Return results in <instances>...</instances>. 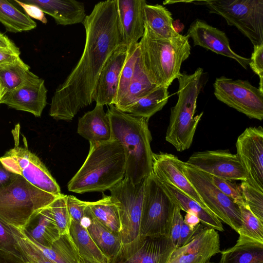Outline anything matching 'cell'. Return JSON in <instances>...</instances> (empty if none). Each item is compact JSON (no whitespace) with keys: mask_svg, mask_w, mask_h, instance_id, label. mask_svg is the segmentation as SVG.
Returning a JSON list of instances; mask_svg holds the SVG:
<instances>
[{"mask_svg":"<svg viewBox=\"0 0 263 263\" xmlns=\"http://www.w3.org/2000/svg\"><path fill=\"white\" fill-rule=\"evenodd\" d=\"M85 43L82 54L51 98L49 115L70 121L94 102L97 82L105 63L122 44L117 0L97 3L82 23Z\"/></svg>","mask_w":263,"mask_h":263,"instance_id":"1","label":"cell"},{"mask_svg":"<svg viewBox=\"0 0 263 263\" xmlns=\"http://www.w3.org/2000/svg\"><path fill=\"white\" fill-rule=\"evenodd\" d=\"M111 128V139L122 146L125 156V178L133 184L142 181L152 172V137L148 119L136 117L109 105L106 111Z\"/></svg>","mask_w":263,"mask_h":263,"instance_id":"2","label":"cell"},{"mask_svg":"<svg viewBox=\"0 0 263 263\" xmlns=\"http://www.w3.org/2000/svg\"><path fill=\"white\" fill-rule=\"evenodd\" d=\"M125 156L117 141L90 143L88 154L80 168L69 181V191L83 194L109 190L125 177Z\"/></svg>","mask_w":263,"mask_h":263,"instance_id":"3","label":"cell"},{"mask_svg":"<svg viewBox=\"0 0 263 263\" xmlns=\"http://www.w3.org/2000/svg\"><path fill=\"white\" fill-rule=\"evenodd\" d=\"M189 38L180 34L173 39H163L145 24L143 35L138 42L140 58L152 83L168 88L180 75L182 63L191 54Z\"/></svg>","mask_w":263,"mask_h":263,"instance_id":"4","label":"cell"},{"mask_svg":"<svg viewBox=\"0 0 263 263\" xmlns=\"http://www.w3.org/2000/svg\"><path fill=\"white\" fill-rule=\"evenodd\" d=\"M203 69L198 68L192 74L181 73L177 78L178 98L171 108L165 140L178 152L191 147L203 115L202 112L194 117L197 98L203 86Z\"/></svg>","mask_w":263,"mask_h":263,"instance_id":"5","label":"cell"},{"mask_svg":"<svg viewBox=\"0 0 263 263\" xmlns=\"http://www.w3.org/2000/svg\"><path fill=\"white\" fill-rule=\"evenodd\" d=\"M58 197L35 187L17 175L9 184L0 187V218L22 230Z\"/></svg>","mask_w":263,"mask_h":263,"instance_id":"6","label":"cell"},{"mask_svg":"<svg viewBox=\"0 0 263 263\" xmlns=\"http://www.w3.org/2000/svg\"><path fill=\"white\" fill-rule=\"evenodd\" d=\"M204 5L210 13L223 17L228 25L236 27L253 46L263 44L262 0H216L192 2Z\"/></svg>","mask_w":263,"mask_h":263,"instance_id":"7","label":"cell"},{"mask_svg":"<svg viewBox=\"0 0 263 263\" xmlns=\"http://www.w3.org/2000/svg\"><path fill=\"white\" fill-rule=\"evenodd\" d=\"M175 206L152 172L145 178L139 235L169 237Z\"/></svg>","mask_w":263,"mask_h":263,"instance_id":"8","label":"cell"},{"mask_svg":"<svg viewBox=\"0 0 263 263\" xmlns=\"http://www.w3.org/2000/svg\"><path fill=\"white\" fill-rule=\"evenodd\" d=\"M182 171L209 210L237 233L241 226L239 205L213 184L207 173L184 162Z\"/></svg>","mask_w":263,"mask_h":263,"instance_id":"9","label":"cell"},{"mask_svg":"<svg viewBox=\"0 0 263 263\" xmlns=\"http://www.w3.org/2000/svg\"><path fill=\"white\" fill-rule=\"evenodd\" d=\"M145 182V178L134 184L124 177L109 190L110 196L118 205L122 244L129 243L140 235Z\"/></svg>","mask_w":263,"mask_h":263,"instance_id":"10","label":"cell"},{"mask_svg":"<svg viewBox=\"0 0 263 263\" xmlns=\"http://www.w3.org/2000/svg\"><path fill=\"white\" fill-rule=\"evenodd\" d=\"M26 142L24 146L15 144L0 158L4 166L35 187L57 196L61 195L59 184L39 158L28 149Z\"/></svg>","mask_w":263,"mask_h":263,"instance_id":"11","label":"cell"},{"mask_svg":"<svg viewBox=\"0 0 263 263\" xmlns=\"http://www.w3.org/2000/svg\"><path fill=\"white\" fill-rule=\"evenodd\" d=\"M216 98L251 119H263V92L248 81L222 76L213 84Z\"/></svg>","mask_w":263,"mask_h":263,"instance_id":"12","label":"cell"},{"mask_svg":"<svg viewBox=\"0 0 263 263\" xmlns=\"http://www.w3.org/2000/svg\"><path fill=\"white\" fill-rule=\"evenodd\" d=\"M175 249L169 237L139 235L122 244L109 263H167Z\"/></svg>","mask_w":263,"mask_h":263,"instance_id":"13","label":"cell"},{"mask_svg":"<svg viewBox=\"0 0 263 263\" xmlns=\"http://www.w3.org/2000/svg\"><path fill=\"white\" fill-rule=\"evenodd\" d=\"M185 163L210 175L231 181H246L247 178L238 156L228 149L195 152Z\"/></svg>","mask_w":263,"mask_h":263,"instance_id":"14","label":"cell"},{"mask_svg":"<svg viewBox=\"0 0 263 263\" xmlns=\"http://www.w3.org/2000/svg\"><path fill=\"white\" fill-rule=\"evenodd\" d=\"M237 155L247 174L246 181L263 192V128L249 127L237 138Z\"/></svg>","mask_w":263,"mask_h":263,"instance_id":"15","label":"cell"},{"mask_svg":"<svg viewBox=\"0 0 263 263\" xmlns=\"http://www.w3.org/2000/svg\"><path fill=\"white\" fill-rule=\"evenodd\" d=\"M220 246L218 231L201 225L188 243L174 250L167 263H208L221 252Z\"/></svg>","mask_w":263,"mask_h":263,"instance_id":"16","label":"cell"},{"mask_svg":"<svg viewBox=\"0 0 263 263\" xmlns=\"http://www.w3.org/2000/svg\"><path fill=\"white\" fill-rule=\"evenodd\" d=\"M47 89L44 80L35 76L4 95L0 100V104L40 117L47 105Z\"/></svg>","mask_w":263,"mask_h":263,"instance_id":"17","label":"cell"},{"mask_svg":"<svg viewBox=\"0 0 263 263\" xmlns=\"http://www.w3.org/2000/svg\"><path fill=\"white\" fill-rule=\"evenodd\" d=\"M152 160V173L159 181L175 186L209 210L184 174V162L173 154L163 152L153 153Z\"/></svg>","mask_w":263,"mask_h":263,"instance_id":"18","label":"cell"},{"mask_svg":"<svg viewBox=\"0 0 263 263\" xmlns=\"http://www.w3.org/2000/svg\"><path fill=\"white\" fill-rule=\"evenodd\" d=\"M186 35L192 39L194 46H199L233 59L243 68L248 69L250 59L241 57L232 50L229 40L223 31L197 19L190 25Z\"/></svg>","mask_w":263,"mask_h":263,"instance_id":"19","label":"cell"},{"mask_svg":"<svg viewBox=\"0 0 263 263\" xmlns=\"http://www.w3.org/2000/svg\"><path fill=\"white\" fill-rule=\"evenodd\" d=\"M128 51L129 47L121 44L105 63L97 82L94 97L96 104H115L119 78Z\"/></svg>","mask_w":263,"mask_h":263,"instance_id":"20","label":"cell"},{"mask_svg":"<svg viewBox=\"0 0 263 263\" xmlns=\"http://www.w3.org/2000/svg\"><path fill=\"white\" fill-rule=\"evenodd\" d=\"M144 0H117L122 44L128 47L138 43L144 32Z\"/></svg>","mask_w":263,"mask_h":263,"instance_id":"21","label":"cell"},{"mask_svg":"<svg viewBox=\"0 0 263 263\" xmlns=\"http://www.w3.org/2000/svg\"><path fill=\"white\" fill-rule=\"evenodd\" d=\"M22 2L38 6L52 17L58 25L83 23L86 14L84 4L75 0H25Z\"/></svg>","mask_w":263,"mask_h":263,"instance_id":"22","label":"cell"},{"mask_svg":"<svg viewBox=\"0 0 263 263\" xmlns=\"http://www.w3.org/2000/svg\"><path fill=\"white\" fill-rule=\"evenodd\" d=\"M104 106L96 104L92 110L79 119L77 133L89 143H101L111 139L110 122Z\"/></svg>","mask_w":263,"mask_h":263,"instance_id":"23","label":"cell"},{"mask_svg":"<svg viewBox=\"0 0 263 263\" xmlns=\"http://www.w3.org/2000/svg\"><path fill=\"white\" fill-rule=\"evenodd\" d=\"M20 230L28 239L47 248L61 236L49 206L35 215Z\"/></svg>","mask_w":263,"mask_h":263,"instance_id":"24","label":"cell"},{"mask_svg":"<svg viewBox=\"0 0 263 263\" xmlns=\"http://www.w3.org/2000/svg\"><path fill=\"white\" fill-rule=\"evenodd\" d=\"M81 224L86 228L95 244L109 262L117 254L122 246L120 235L114 233L100 223L93 217L87 205Z\"/></svg>","mask_w":263,"mask_h":263,"instance_id":"25","label":"cell"},{"mask_svg":"<svg viewBox=\"0 0 263 263\" xmlns=\"http://www.w3.org/2000/svg\"><path fill=\"white\" fill-rule=\"evenodd\" d=\"M159 182L172 201L180 210L186 213L191 212L196 214L204 227L214 229L217 231L222 232L224 230L221 221L209 210L203 208L196 201L171 184L160 181Z\"/></svg>","mask_w":263,"mask_h":263,"instance_id":"26","label":"cell"},{"mask_svg":"<svg viewBox=\"0 0 263 263\" xmlns=\"http://www.w3.org/2000/svg\"><path fill=\"white\" fill-rule=\"evenodd\" d=\"M69 234L78 252L80 263H109L81 223L71 220Z\"/></svg>","mask_w":263,"mask_h":263,"instance_id":"27","label":"cell"},{"mask_svg":"<svg viewBox=\"0 0 263 263\" xmlns=\"http://www.w3.org/2000/svg\"><path fill=\"white\" fill-rule=\"evenodd\" d=\"M143 12L145 24L157 36L170 39L179 35L174 27L172 14L166 8L146 4Z\"/></svg>","mask_w":263,"mask_h":263,"instance_id":"28","label":"cell"},{"mask_svg":"<svg viewBox=\"0 0 263 263\" xmlns=\"http://www.w3.org/2000/svg\"><path fill=\"white\" fill-rule=\"evenodd\" d=\"M157 87L152 83L147 76L139 56L136 63L134 76L124 97L115 106L124 112L139 99L148 95Z\"/></svg>","mask_w":263,"mask_h":263,"instance_id":"29","label":"cell"},{"mask_svg":"<svg viewBox=\"0 0 263 263\" xmlns=\"http://www.w3.org/2000/svg\"><path fill=\"white\" fill-rule=\"evenodd\" d=\"M93 217L108 230L120 235L121 229L118 205L110 195H103L96 201H86Z\"/></svg>","mask_w":263,"mask_h":263,"instance_id":"30","label":"cell"},{"mask_svg":"<svg viewBox=\"0 0 263 263\" xmlns=\"http://www.w3.org/2000/svg\"><path fill=\"white\" fill-rule=\"evenodd\" d=\"M35 76L30 71L29 65L21 58L11 63L0 65V100L6 93Z\"/></svg>","mask_w":263,"mask_h":263,"instance_id":"31","label":"cell"},{"mask_svg":"<svg viewBox=\"0 0 263 263\" xmlns=\"http://www.w3.org/2000/svg\"><path fill=\"white\" fill-rule=\"evenodd\" d=\"M27 238L47 258L54 263L80 262L78 252L69 234L61 235L50 248L43 247Z\"/></svg>","mask_w":263,"mask_h":263,"instance_id":"32","label":"cell"},{"mask_svg":"<svg viewBox=\"0 0 263 263\" xmlns=\"http://www.w3.org/2000/svg\"><path fill=\"white\" fill-rule=\"evenodd\" d=\"M168 97V87L158 86L128 107L124 112L149 119L164 106Z\"/></svg>","mask_w":263,"mask_h":263,"instance_id":"33","label":"cell"},{"mask_svg":"<svg viewBox=\"0 0 263 263\" xmlns=\"http://www.w3.org/2000/svg\"><path fill=\"white\" fill-rule=\"evenodd\" d=\"M241 226L235 245L263 244V222L257 218L246 206H239Z\"/></svg>","mask_w":263,"mask_h":263,"instance_id":"34","label":"cell"},{"mask_svg":"<svg viewBox=\"0 0 263 263\" xmlns=\"http://www.w3.org/2000/svg\"><path fill=\"white\" fill-rule=\"evenodd\" d=\"M0 22L8 31L17 33L34 29L36 23L6 0H0Z\"/></svg>","mask_w":263,"mask_h":263,"instance_id":"35","label":"cell"},{"mask_svg":"<svg viewBox=\"0 0 263 263\" xmlns=\"http://www.w3.org/2000/svg\"><path fill=\"white\" fill-rule=\"evenodd\" d=\"M222 263H263V244H244L221 251Z\"/></svg>","mask_w":263,"mask_h":263,"instance_id":"36","label":"cell"},{"mask_svg":"<svg viewBox=\"0 0 263 263\" xmlns=\"http://www.w3.org/2000/svg\"><path fill=\"white\" fill-rule=\"evenodd\" d=\"M138 43L129 46V51L119 80L115 104L125 95L134 76L135 68L139 56Z\"/></svg>","mask_w":263,"mask_h":263,"instance_id":"37","label":"cell"},{"mask_svg":"<svg viewBox=\"0 0 263 263\" xmlns=\"http://www.w3.org/2000/svg\"><path fill=\"white\" fill-rule=\"evenodd\" d=\"M9 226L17 241L16 249L25 261L29 263H54L31 243L20 229Z\"/></svg>","mask_w":263,"mask_h":263,"instance_id":"38","label":"cell"},{"mask_svg":"<svg viewBox=\"0 0 263 263\" xmlns=\"http://www.w3.org/2000/svg\"><path fill=\"white\" fill-rule=\"evenodd\" d=\"M66 199L67 195L62 194L49 205L60 235L69 234L71 223Z\"/></svg>","mask_w":263,"mask_h":263,"instance_id":"39","label":"cell"},{"mask_svg":"<svg viewBox=\"0 0 263 263\" xmlns=\"http://www.w3.org/2000/svg\"><path fill=\"white\" fill-rule=\"evenodd\" d=\"M239 187L246 206L263 222V192L244 181H241Z\"/></svg>","mask_w":263,"mask_h":263,"instance_id":"40","label":"cell"},{"mask_svg":"<svg viewBox=\"0 0 263 263\" xmlns=\"http://www.w3.org/2000/svg\"><path fill=\"white\" fill-rule=\"evenodd\" d=\"M213 183L222 193L231 198L239 206L246 205L242 198L239 185L231 180L209 174Z\"/></svg>","mask_w":263,"mask_h":263,"instance_id":"41","label":"cell"},{"mask_svg":"<svg viewBox=\"0 0 263 263\" xmlns=\"http://www.w3.org/2000/svg\"><path fill=\"white\" fill-rule=\"evenodd\" d=\"M16 246L17 241L9 224L0 218V250L21 256Z\"/></svg>","mask_w":263,"mask_h":263,"instance_id":"42","label":"cell"},{"mask_svg":"<svg viewBox=\"0 0 263 263\" xmlns=\"http://www.w3.org/2000/svg\"><path fill=\"white\" fill-rule=\"evenodd\" d=\"M249 66L259 78V87L263 92V44L254 46Z\"/></svg>","mask_w":263,"mask_h":263,"instance_id":"43","label":"cell"},{"mask_svg":"<svg viewBox=\"0 0 263 263\" xmlns=\"http://www.w3.org/2000/svg\"><path fill=\"white\" fill-rule=\"evenodd\" d=\"M66 202L71 220L81 223L85 216L86 201L72 195H67Z\"/></svg>","mask_w":263,"mask_h":263,"instance_id":"44","label":"cell"},{"mask_svg":"<svg viewBox=\"0 0 263 263\" xmlns=\"http://www.w3.org/2000/svg\"><path fill=\"white\" fill-rule=\"evenodd\" d=\"M183 220L181 210L175 205L169 235V238L175 249L177 248Z\"/></svg>","mask_w":263,"mask_h":263,"instance_id":"45","label":"cell"},{"mask_svg":"<svg viewBox=\"0 0 263 263\" xmlns=\"http://www.w3.org/2000/svg\"><path fill=\"white\" fill-rule=\"evenodd\" d=\"M15 2L23 8L26 15L29 17H33L43 24L47 23L45 13L38 6L33 4L25 3L21 1L15 0Z\"/></svg>","mask_w":263,"mask_h":263,"instance_id":"46","label":"cell"},{"mask_svg":"<svg viewBox=\"0 0 263 263\" xmlns=\"http://www.w3.org/2000/svg\"><path fill=\"white\" fill-rule=\"evenodd\" d=\"M201 225L202 224L200 223L195 228L192 229L186 224L183 220L177 248L182 247L188 243Z\"/></svg>","mask_w":263,"mask_h":263,"instance_id":"47","label":"cell"},{"mask_svg":"<svg viewBox=\"0 0 263 263\" xmlns=\"http://www.w3.org/2000/svg\"><path fill=\"white\" fill-rule=\"evenodd\" d=\"M0 51L20 55V49L6 35L0 32Z\"/></svg>","mask_w":263,"mask_h":263,"instance_id":"48","label":"cell"},{"mask_svg":"<svg viewBox=\"0 0 263 263\" xmlns=\"http://www.w3.org/2000/svg\"><path fill=\"white\" fill-rule=\"evenodd\" d=\"M0 263H26L21 256L0 250Z\"/></svg>","mask_w":263,"mask_h":263,"instance_id":"49","label":"cell"},{"mask_svg":"<svg viewBox=\"0 0 263 263\" xmlns=\"http://www.w3.org/2000/svg\"><path fill=\"white\" fill-rule=\"evenodd\" d=\"M17 175L6 170L0 161V187L9 184Z\"/></svg>","mask_w":263,"mask_h":263,"instance_id":"50","label":"cell"},{"mask_svg":"<svg viewBox=\"0 0 263 263\" xmlns=\"http://www.w3.org/2000/svg\"><path fill=\"white\" fill-rule=\"evenodd\" d=\"M183 222L191 228L194 229L200 224V221L196 214L193 212H186L183 218Z\"/></svg>","mask_w":263,"mask_h":263,"instance_id":"51","label":"cell"},{"mask_svg":"<svg viewBox=\"0 0 263 263\" xmlns=\"http://www.w3.org/2000/svg\"><path fill=\"white\" fill-rule=\"evenodd\" d=\"M20 58V55L10 52L0 51V65L14 62Z\"/></svg>","mask_w":263,"mask_h":263,"instance_id":"52","label":"cell"},{"mask_svg":"<svg viewBox=\"0 0 263 263\" xmlns=\"http://www.w3.org/2000/svg\"><path fill=\"white\" fill-rule=\"evenodd\" d=\"M208 263H222L221 261L220 260H219V261L218 262H209Z\"/></svg>","mask_w":263,"mask_h":263,"instance_id":"53","label":"cell"},{"mask_svg":"<svg viewBox=\"0 0 263 263\" xmlns=\"http://www.w3.org/2000/svg\"><path fill=\"white\" fill-rule=\"evenodd\" d=\"M25 262L26 263H29V262H26V261H25Z\"/></svg>","mask_w":263,"mask_h":263,"instance_id":"54","label":"cell"},{"mask_svg":"<svg viewBox=\"0 0 263 263\" xmlns=\"http://www.w3.org/2000/svg\"></svg>","mask_w":263,"mask_h":263,"instance_id":"55","label":"cell"}]
</instances>
